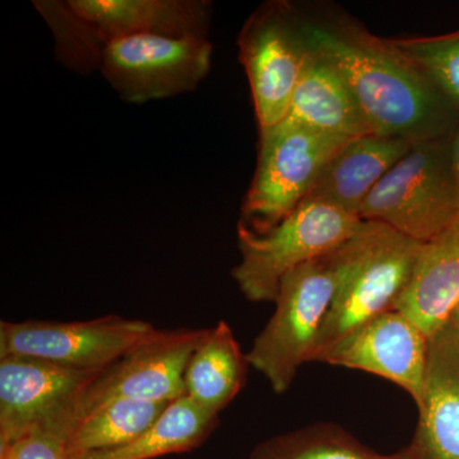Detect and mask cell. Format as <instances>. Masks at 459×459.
<instances>
[{
  "label": "cell",
  "instance_id": "obj_19",
  "mask_svg": "<svg viewBox=\"0 0 459 459\" xmlns=\"http://www.w3.org/2000/svg\"><path fill=\"white\" fill-rule=\"evenodd\" d=\"M219 415L204 410L188 394L170 402L152 427L137 439L80 459H153L197 448L217 427Z\"/></svg>",
  "mask_w": 459,
  "mask_h": 459
},
{
  "label": "cell",
  "instance_id": "obj_5",
  "mask_svg": "<svg viewBox=\"0 0 459 459\" xmlns=\"http://www.w3.org/2000/svg\"><path fill=\"white\" fill-rule=\"evenodd\" d=\"M449 137L416 141L362 204L359 217L427 243L459 217Z\"/></svg>",
  "mask_w": 459,
  "mask_h": 459
},
{
  "label": "cell",
  "instance_id": "obj_13",
  "mask_svg": "<svg viewBox=\"0 0 459 459\" xmlns=\"http://www.w3.org/2000/svg\"><path fill=\"white\" fill-rule=\"evenodd\" d=\"M429 338L403 314L389 310L368 320L316 356L314 361L367 371L424 400Z\"/></svg>",
  "mask_w": 459,
  "mask_h": 459
},
{
  "label": "cell",
  "instance_id": "obj_23",
  "mask_svg": "<svg viewBox=\"0 0 459 459\" xmlns=\"http://www.w3.org/2000/svg\"><path fill=\"white\" fill-rule=\"evenodd\" d=\"M0 459H71L62 440L51 435L32 433L0 452Z\"/></svg>",
  "mask_w": 459,
  "mask_h": 459
},
{
  "label": "cell",
  "instance_id": "obj_14",
  "mask_svg": "<svg viewBox=\"0 0 459 459\" xmlns=\"http://www.w3.org/2000/svg\"><path fill=\"white\" fill-rule=\"evenodd\" d=\"M416 442L424 459H459V334L449 323L429 338Z\"/></svg>",
  "mask_w": 459,
  "mask_h": 459
},
{
  "label": "cell",
  "instance_id": "obj_15",
  "mask_svg": "<svg viewBox=\"0 0 459 459\" xmlns=\"http://www.w3.org/2000/svg\"><path fill=\"white\" fill-rule=\"evenodd\" d=\"M459 303V217L422 244L415 271L394 309L412 320L428 338L448 322Z\"/></svg>",
  "mask_w": 459,
  "mask_h": 459
},
{
  "label": "cell",
  "instance_id": "obj_11",
  "mask_svg": "<svg viewBox=\"0 0 459 459\" xmlns=\"http://www.w3.org/2000/svg\"><path fill=\"white\" fill-rule=\"evenodd\" d=\"M259 129L286 119L303 72L307 48L283 4L265 5L247 21L238 38Z\"/></svg>",
  "mask_w": 459,
  "mask_h": 459
},
{
  "label": "cell",
  "instance_id": "obj_6",
  "mask_svg": "<svg viewBox=\"0 0 459 459\" xmlns=\"http://www.w3.org/2000/svg\"><path fill=\"white\" fill-rule=\"evenodd\" d=\"M349 140L281 122L261 129L258 164L240 221L265 234L309 197L320 175Z\"/></svg>",
  "mask_w": 459,
  "mask_h": 459
},
{
  "label": "cell",
  "instance_id": "obj_21",
  "mask_svg": "<svg viewBox=\"0 0 459 459\" xmlns=\"http://www.w3.org/2000/svg\"><path fill=\"white\" fill-rule=\"evenodd\" d=\"M385 41L459 110V31Z\"/></svg>",
  "mask_w": 459,
  "mask_h": 459
},
{
  "label": "cell",
  "instance_id": "obj_8",
  "mask_svg": "<svg viewBox=\"0 0 459 459\" xmlns=\"http://www.w3.org/2000/svg\"><path fill=\"white\" fill-rule=\"evenodd\" d=\"M211 60L204 36L137 35L108 44L99 69L120 98L143 104L197 89Z\"/></svg>",
  "mask_w": 459,
  "mask_h": 459
},
{
  "label": "cell",
  "instance_id": "obj_2",
  "mask_svg": "<svg viewBox=\"0 0 459 459\" xmlns=\"http://www.w3.org/2000/svg\"><path fill=\"white\" fill-rule=\"evenodd\" d=\"M421 247L422 243L385 223L361 220L338 247L340 283L312 361L359 325L394 309L412 279Z\"/></svg>",
  "mask_w": 459,
  "mask_h": 459
},
{
  "label": "cell",
  "instance_id": "obj_25",
  "mask_svg": "<svg viewBox=\"0 0 459 459\" xmlns=\"http://www.w3.org/2000/svg\"><path fill=\"white\" fill-rule=\"evenodd\" d=\"M446 323H449V325H451L459 334V303L457 304V307L453 309L451 316H449L448 322Z\"/></svg>",
  "mask_w": 459,
  "mask_h": 459
},
{
  "label": "cell",
  "instance_id": "obj_1",
  "mask_svg": "<svg viewBox=\"0 0 459 459\" xmlns=\"http://www.w3.org/2000/svg\"><path fill=\"white\" fill-rule=\"evenodd\" d=\"M307 49L342 77L371 131L410 141L451 135L459 110L385 40L301 23Z\"/></svg>",
  "mask_w": 459,
  "mask_h": 459
},
{
  "label": "cell",
  "instance_id": "obj_3",
  "mask_svg": "<svg viewBox=\"0 0 459 459\" xmlns=\"http://www.w3.org/2000/svg\"><path fill=\"white\" fill-rule=\"evenodd\" d=\"M338 247L283 277L274 301L276 310L247 353L249 365L276 394H285L301 365L312 362L340 283Z\"/></svg>",
  "mask_w": 459,
  "mask_h": 459
},
{
  "label": "cell",
  "instance_id": "obj_18",
  "mask_svg": "<svg viewBox=\"0 0 459 459\" xmlns=\"http://www.w3.org/2000/svg\"><path fill=\"white\" fill-rule=\"evenodd\" d=\"M247 355L228 323L205 329L186 370V394L210 412L220 415L246 383Z\"/></svg>",
  "mask_w": 459,
  "mask_h": 459
},
{
  "label": "cell",
  "instance_id": "obj_4",
  "mask_svg": "<svg viewBox=\"0 0 459 459\" xmlns=\"http://www.w3.org/2000/svg\"><path fill=\"white\" fill-rule=\"evenodd\" d=\"M361 222L336 205L307 197L265 234L238 225L241 261L231 274L252 303H274L289 272L342 246Z\"/></svg>",
  "mask_w": 459,
  "mask_h": 459
},
{
  "label": "cell",
  "instance_id": "obj_17",
  "mask_svg": "<svg viewBox=\"0 0 459 459\" xmlns=\"http://www.w3.org/2000/svg\"><path fill=\"white\" fill-rule=\"evenodd\" d=\"M413 143L406 138L376 133L350 141L325 166L309 197L359 217L371 190L409 153Z\"/></svg>",
  "mask_w": 459,
  "mask_h": 459
},
{
  "label": "cell",
  "instance_id": "obj_24",
  "mask_svg": "<svg viewBox=\"0 0 459 459\" xmlns=\"http://www.w3.org/2000/svg\"><path fill=\"white\" fill-rule=\"evenodd\" d=\"M449 148H451L453 174H455L459 192V120L453 128L451 137H449Z\"/></svg>",
  "mask_w": 459,
  "mask_h": 459
},
{
  "label": "cell",
  "instance_id": "obj_7",
  "mask_svg": "<svg viewBox=\"0 0 459 459\" xmlns=\"http://www.w3.org/2000/svg\"><path fill=\"white\" fill-rule=\"evenodd\" d=\"M99 373L23 356L0 359V452L32 433L65 442L81 395Z\"/></svg>",
  "mask_w": 459,
  "mask_h": 459
},
{
  "label": "cell",
  "instance_id": "obj_12",
  "mask_svg": "<svg viewBox=\"0 0 459 459\" xmlns=\"http://www.w3.org/2000/svg\"><path fill=\"white\" fill-rule=\"evenodd\" d=\"M204 331L159 329L86 386L77 420L114 401L172 402L186 395V367Z\"/></svg>",
  "mask_w": 459,
  "mask_h": 459
},
{
  "label": "cell",
  "instance_id": "obj_20",
  "mask_svg": "<svg viewBox=\"0 0 459 459\" xmlns=\"http://www.w3.org/2000/svg\"><path fill=\"white\" fill-rule=\"evenodd\" d=\"M170 402L122 400L104 404L77 420L63 442L66 455L80 459L89 453L119 448L155 424Z\"/></svg>",
  "mask_w": 459,
  "mask_h": 459
},
{
  "label": "cell",
  "instance_id": "obj_9",
  "mask_svg": "<svg viewBox=\"0 0 459 459\" xmlns=\"http://www.w3.org/2000/svg\"><path fill=\"white\" fill-rule=\"evenodd\" d=\"M144 320L117 316L83 322H0V359L23 356L60 367L102 371L155 336Z\"/></svg>",
  "mask_w": 459,
  "mask_h": 459
},
{
  "label": "cell",
  "instance_id": "obj_10",
  "mask_svg": "<svg viewBox=\"0 0 459 459\" xmlns=\"http://www.w3.org/2000/svg\"><path fill=\"white\" fill-rule=\"evenodd\" d=\"M69 30L87 71L100 68L105 47L137 35L204 36L208 2L192 0H69Z\"/></svg>",
  "mask_w": 459,
  "mask_h": 459
},
{
  "label": "cell",
  "instance_id": "obj_16",
  "mask_svg": "<svg viewBox=\"0 0 459 459\" xmlns=\"http://www.w3.org/2000/svg\"><path fill=\"white\" fill-rule=\"evenodd\" d=\"M285 122L349 141L373 134L342 77L309 49Z\"/></svg>",
  "mask_w": 459,
  "mask_h": 459
},
{
  "label": "cell",
  "instance_id": "obj_22",
  "mask_svg": "<svg viewBox=\"0 0 459 459\" xmlns=\"http://www.w3.org/2000/svg\"><path fill=\"white\" fill-rule=\"evenodd\" d=\"M268 449L267 459H388L362 451L336 434L294 435L272 444Z\"/></svg>",
  "mask_w": 459,
  "mask_h": 459
}]
</instances>
